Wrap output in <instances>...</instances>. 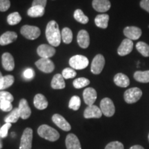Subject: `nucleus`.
<instances>
[{
	"mask_svg": "<svg viewBox=\"0 0 149 149\" xmlns=\"http://www.w3.org/2000/svg\"><path fill=\"white\" fill-rule=\"evenodd\" d=\"M46 40L49 42L50 45L53 47H57L60 45L61 35L58 24L54 20L48 22L46 28Z\"/></svg>",
	"mask_w": 149,
	"mask_h": 149,
	"instance_id": "1",
	"label": "nucleus"
},
{
	"mask_svg": "<svg viewBox=\"0 0 149 149\" xmlns=\"http://www.w3.org/2000/svg\"><path fill=\"white\" fill-rule=\"evenodd\" d=\"M38 135L42 138L51 141H55L59 138V133L55 128L51 126L43 124L38 128L37 130Z\"/></svg>",
	"mask_w": 149,
	"mask_h": 149,
	"instance_id": "2",
	"label": "nucleus"
},
{
	"mask_svg": "<svg viewBox=\"0 0 149 149\" xmlns=\"http://www.w3.org/2000/svg\"><path fill=\"white\" fill-rule=\"evenodd\" d=\"M69 64L72 68L75 70H82L89 64V61L86 57L81 55L72 56L69 60Z\"/></svg>",
	"mask_w": 149,
	"mask_h": 149,
	"instance_id": "3",
	"label": "nucleus"
},
{
	"mask_svg": "<svg viewBox=\"0 0 149 149\" xmlns=\"http://www.w3.org/2000/svg\"><path fill=\"white\" fill-rule=\"evenodd\" d=\"M20 32L24 37L30 40H34L38 38L41 34V31L38 27L30 25L23 26Z\"/></svg>",
	"mask_w": 149,
	"mask_h": 149,
	"instance_id": "4",
	"label": "nucleus"
},
{
	"mask_svg": "<svg viewBox=\"0 0 149 149\" xmlns=\"http://www.w3.org/2000/svg\"><path fill=\"white\" fill-rule=\"evenodd\" d=\"M141 96H142V91H141V89L134 87L125 91L124 98L127 104H134L139 101Z\"/></svg>",
	"mask_w": 149,
	"mask_h": 149,
	"instance_id": "5",
	"label": "nucleus"
},
{
	"mask_svg": "<svg viewBox=\"0 0 149 149\" xmlns=\"http://www.w3.org/2000/svg\"><path fill=\"white\" fill-rule=\"evenodd\" d=\"M100 109L102 114L107 117H112L115 113V108L113 102L110 98L106 97L100 102Z\"/></svg>",
	"mask_w": 149,
	"mask_h": 149,
	"instance_id": "6",
	"label": "nucleus"
},
{
	"mask_svg": "<svg viewBox=\"0 0 149 149\" xmlns=\"http://www.w3.org/2000/svg\"><path fill=\"white\" fill-rule=\"evenodd\" d=\"M33 133V130L31 128H26L24 130L20 141L19 149L32 148Z\"/></svg>",
	"mask_w": 149,
	"mask_h": 149,
	"instance_id": "7",
	"label": "nucleus"
},
{
	"mask_svg": "<svg viewBox=\"0 0 149 149\" xmlns=\"http://www.w3.org/2000/svg\"><path fill=\"white\" fill-rule=\"evenodd\" d=\"M104 65H105V59L101 54H98L94 57L91 64V70L93 74H100L103 70Z\"/></svg>",
	"mask_w": 149,
	"mask_h": 149,
	"instance_id": "8",
	"label": "nucleus"
},
{
	"mask_svg": "<svg viewBox=\"0 0 149 149\" xmlns=\"http://www.w3.org/2000/svg\"><path fill=\"white\" fill-rule=\"evenodd\" d=\"M39 70L45 73H51L55 69V64L50 59L41 58L35 62Z\"/></svg>",
	"mask_w": 149,
	"mask_h": 149,
	"instance_id": "9",
	"label": "nucleus"
},
{
	"mask_svg": "<svg viewBox=\"0 0 149 149\" xmlns=\"http://www.w3.org/2000/svg\"><path fill=\"white\" fill-rule=\"evenodd\" d=\"M55 48L48 44H42L37 49V53L41 58H51L55 55Z\"/></svg>",
	"mask_w": 149,
	"mask_h": 149,
	"instance_id": "10",
	"label": "nucleus"
},
{
	"mask_svg": "<svg viewBox=\"0 0 149 149\" xmlns=\"http://www.w3.org/2000/svg\"><path fill=\"white\" fill-rule=\"evenodd\" d=\"M133 42L129 39H124L117 48V53L120 56H125L130 53L133 51Z\"/></svg>",
	"mask_w": 149,
	"mask_h": 149,
	"instance_id": "11",
	"label": "nucleus"
},
{
	"mask_svg": "<svg viewBox=\"0 0 149 149\" xmlns=\"http://www.w3.org/2000/svg\"><path fill=\"white\" fill-rule=\"evenodd\" d=\"M141 30L137 26H127L124 29V34L130 40H137L141 35Z\"/></svg>",
	"mask_w": 149,
	"mask_h": 149,
	"instance_id": "12",
	"label": "nucleus"
},
{
	"mask_svg": "<svg viewBox=\"0 0 149 149\" xmlns=\"http://www.w3.org/2000/svg\"><path fill=\"white\" fill-rule=\"evenodd\" d=\"M102 115V112L100 108L95 105L88 106L84 112V117L86 119L100 118Z\"/></svg>",
	"mask_w": 149,
	"mask_h": 149,
	"instance_id": "13",
	"label": "nucleus"
},
{
	"mask_svg": "<svg viewBox=\"0 0 149 149\" xmlns=\"http://www.w3.org/2000/svg\"><path fill=\"white\" fill-rule=\"evenodd\" d=\"M1 64L6 70L12 71L15 68V61L13 55L9 53H3L1 56Z\"/></svg>",
	"mask_w": 149,
	"mask_h": 149,
	"instance_id": "14",
	"label": "nucleus"
},
{
	"mask_svg": "<svg viewBox=\"0 0 149 149\" xmlns=\"http://www.w3.org/2000/svg\"><path fill=\"white\" fill-rule=\"evenodd\" d=\"M52 120L59 128L64 131H69L71 129V126L70 125L69 123L60 115L55 114L52 117Z\"/></svg>",
	"mask_w": 149,
	"mask_h": 149,
	"instance_id": "15",
	"label": "nucleus"
},
{
	"mask_svg": "<svg viewBox=\"0 0 149 149\" xmlns=\"http://www.w3.org/2000/svg\"><path fill=\"white\" fill-rule=\"evenodd\" d=\"M93 8L99 13H105L111 8V4L109 0H93Z\"/></svg>",
	"mask_w": 149,
	"mask_h": 149,
	"instance_id": "16",
	"label": "nucleus"
},
{
	"mask_svg": "<svg viewBox=\"0 0 149 149\" xmlns=\"http://www.w3.org/2000/svg\"><path fill=\"white\" fill-rule=\"evenodd\" d=\"M83 97L86 104L93 105L97 99V92L93 88H86L83 92Z\"/></svg>",
	"mask_w": 149,
	"mask_h": 149,
	"instance_id": "17",
	"label": "nucleus"
},
{
	"mask_svg": "<svg viewBox=\"0 0 149 149\" xmlns=\"http://www.w3.org/2000/svg\"><path fill=\"white\" fill-rule=\"evenodd\" d=\"M77 40L80 47L87 48L90 44V36L88 33L85 30H81L77 34Z\"/></svg>",
	"mask_w": 149,
	"mask_h": 149,
	"instance_id": "18",
	"label": "nucleus"
},
{
	"mask_svg": "<svg viewBox=\"0 0 149 149\" xmlns=\"http://www.w3.org/2000/svg\"><path fill=\"white\" fill-rule=\"evenodd\" d=\"M66 146L67 149H81L79 139L72 133L68 134L66 136Z\"/></svg>",
	"mask_w": 149,
	"mask_h": 149,
	"instance_id": "19",
	"label": "nucleus"
},
{
	"mask_svg": "<svg viewBox=\"0 0 149 149\" xmlns=\"http://www.w3.org/2000/svg\"><path fill=\"white\" fill-rule=\"evenodd\" d=\"M19 109L21 118L23 120H26L31 115V109L30 108L27 100L26 99H22L19 104Z\"/></svg>",
	"mask_w": 149,
	"mask_h": 149,
	"instance_id": "20",
	"label": "nucleus"
},
{
	"mask_svg": "<svg viewBox=\"0 0 149 149\" xmlns=\"http://www.w3.org/2000/svg\"><path fill=\"white\" fill-rule=\"evenodd\" d=\"M17 39V34L13 31H6L0 37V45L6 46L14 42Z\"/></svg>",
	"mask_w": 149,
	"mask_h": 149,
	"instance_id": "21",
	"label": "nucleus"
},
{
	"mask_svg": "<svg viewBox=\"0 0 149 149\" xmlns=\"http://www.w3.org/2000/svg\"><path fill=\"white\" fill-rule=\"evenodd\" d=\"M33 104H34L35 107L38 110L46 109L48 105V102L46 97L40 93L37 94L35 96L34 100H33Z\"/></svg>",
	"mask_w": 149,
	"mask_h": 149,
	"instance_id": "22",
	"label": "nucleus"
},
{
	"mask_svg": "<svg viewBox=\"0 0 149 149\" xmlns=\"http://www.w3.org/2000/svg\"><path fill=\"white\" fill-rule=\"evenodd\" d=\"M51 87L53 89H63L66 87V83H65L64 78L63 77L62 74H56L54 75L51 81Z\"/></svg>",
	"mask_w": 149,
	"mask_h": 149,
	"instance_id": "23",
	"label": "nucleus"
},
{
	"mask_svg": "<svg viewBox=\"0 0 149 149\" xmlns=\"http://www.w3.org/2000/svg\"><path fill=\"white\" fill-rule=\"evenodd\" d=\"M114 83L117 86L126 88L130 84V79L126 74L123 73H117L114 77Z\"/></svg>",
	"mask_w": 149,
	"mask_h": 149,
	"instance_id": "24",
	"label": "nucleus"
},
{
	"mask_svg": "<svg viewBox=\"0 0 149 149\" xmlns=\"http://www.w3.org/2000/svg\"><path fill=\"white\" fill-rule=\"evenodd\" d=\"M109 21V15L107 14H100L95 18V23L99 28L105 29L108 27Z\"/></svg>",
	"mask_w": 149,
	"mask_h": 149,
	"instance_id": "25",
	"label": "nucleus"
},
{
	"mask_svg": "<svg viewBox=\"0 0 149 149\" xmlns=\"http://www.w3.org/2000/svg\"><path fill=\"white\" fill-rule=\"evenodd\" d=\"M45 8L40 6H32L27 11V14L31 17H40L44 15Z\"/></svg>",
	"mask_w": 149,
	"mask_h": 149,
	"instance_id": "26",
	"label": "nucleus"
},
{
	"mask_svg": "<svg viewBox=\"0 0 149 149\" xmlns=\"http://www.w3.org/2000/svg\"><path fill=\"white\" fill-rule=\"evenodd\" d=\"M15 78L11 74H7L3 76L1 79L0 80V91H3L6 88H8L13 84Z\"/></svg>",
	"mask_w": 149,
	"mask_h": 149,
	"instance_id": "27",
	"label": "nucleus"
},
{
	"mask_svg": "<svg viewBox=\"0 0 149 149\" xmlns=\"http://www.w3.org/2000/svg\"><path fill=\"white\" fill-rule=\"evenodd\" d=\"M19 117H21L19 109V108H15L14 109L11 111L10 114L5 117L4 121L6 123H10V124L16 123Z\"/></svg>",
	"mask_w": 149,
	"mask_h": 149,
	"instance_id": "28",
	"label": "nucleus"
},
{
	"mask_svg": "<svg viewBox=\"0 0 149 149\" xmlns=\"http://www.w3.org/2000/svg\"><path fill=\"white\" fill-rule=\"evenodd\" d=\"M134 79L138 82L148 83L149 82V70L146 71H136L134 73Z\"/></svg>",
	"mask_w": 149,
	"mask_h": 149,
	"instance_id": "29",
	"label": "nucleus"
},
{
	"mask_svg": "<svg viewBox=\"0 0 149 149\" xmlns=\"http://www.w3.org/2000/svg\"><path fill=\"white\" fill-rule=\"evenodd\" d=\"M136 49L145 57H149V45L144 42H139L136 44Z\"/></svg>",
	"mask_w": 149,
	"mask_h": 149,
	"instance_id": "30",
	"label": "nucleus"
},
{
	"mask_svg": "<svg viewBox=\"0 0 149 149\" xmlns=\"http://www.w3.org/2000/svg\"><path fill=\"white\" fill-rule=\"evenodd\" d=\"M61 40L65 44H70L72 41V32L69 28H64L61 31Z\"/></svg>",
	"mask_w": 149,
	"mask_h": 149,
	"instance_id": "31",
	"label": "nucleus"
},
{
	"mask_svg": "<svg viewBox=\"0 0 149 149\" xmlns=\"http://www.w3.org/2000/svg\"><path fill=\"white\" fill-rule=\"evenodd\" d=\"M74 18L76 21L82 24H87L89 21V19L86 15L84 13L81 9H77L74 12Z\"/></svg>",
	"mask_w": 149,
	"mask_h": 149,
	"instance_id": "32",
	"label": "nucleus"
},
{
	"mask_svg": "<svg viewBox=\"0 0 149 149\" xmlns=\"http://www.w3.org/2000/svg\"><path fill=\"white\" fill-rule=\"evenodd\" d=\"M22 21V17L17 12L12 13L7 17V22L9 25L14 26Z\"/></svg>",
	"mask_w": 149,
	"mask_h": 149,
	"instance_id": "33",
	"label": "nucleus"
},
{
	"mask_svg": "<svg viewBox=\"0 0 149 149\" xmlns=\"http://www.w3.org/2000/svg\"><path fill=\"white\" fill-rule=\"evenodd\" d=\"M72 84L74 88L79 89L90 84V80L85 77H79L74 79L72 82Z\"/></svg>",
	"mask_w": 149,
	"mask_h": 149,
	"instance_id": "34",
	"label": "nucleus"
},
{
	"mask_svg": "<svg viewBox=\"0 0 149 149\" xmlns=\"http://www.w3.org/2000/svg\"><path fill=\"white\" fill-rule=\"evenodd\" d=\"M80 106H81V100L79 97L77 95L72 96L70 100L68 107L73 111H77L80 108Z\"/></svg>",
	"mask_w": 149,
	"mask_h": 149,
	"instance_id": "35",
	"label": "nucleus"
},
{
	"mask_svg": "<svg viewBox=\"0 0 149 149\" xmlns=\"http://www.w3.org/2000/svg\"><path fill=\"white\" fill-rule=\"evenodd\" d=\"M62 74L63 77L64 79H70V78H73L77 75V72H75L73 68H66L65 69L63 70L62 71Z\"/></svg>",
	"mask_w": 149,
	"mask_h": 149,
	"instance_id": "36",
	"label": "nucleus"
},
{
	"mask_svg": "<svg viewBox=\"0 0 149 149\" xmlns=\"http://www.w3.org/2000/svg\"><path fill=\"white\" fill-rule=\"evenodd\" d=\"M13 100V96L10 93L4 91H0V101H8L12 102Z\"/></svg>",
	"mask_w": 149,
	"mask_h": 149,
	"instance_id": "37",
	"label": "nucleus"
},
{
	"mask_svg": "<svg viewBox=\"0 0 149 149\" xmlns=\"http://www.w3.org/2000/svg\"><path fill=\"white\" fill-rule=\"evenodd\" d=\"M0 109L3 112H9L13 110V105L10 102L0 101Z\"/></svg>",
	"mask_w": 149,
	"mask_h": 149,
	"instance_id": "38",
	"label": "nucleus"
},
{
	"mask_svg": "<svg viewBox=\"0 0 149 149\" xmlns=\"http://www.w3.org/2000/svg\"><path fill=\"white\" fill-rule=\"evenodd\" d=\"M12 124L10 123H6L4 125H3L0 128V137L1 138H5L8 135V131L10 129Z\"/></svg>",
	"mask_w": 149,
	"mask_h": 149,
	"instance_id": "39",
	"label": "nucleus"
},
{
	"mask_svg": "<svg viewBox=\"0 0 149 149\" xmlns=\"http://www.w3.org/2000/svg\"><path fill=\"white\" fill-rule=\"evenodd\" d=\"M105 149H124V147L122 143L115 141L109 143L105 147Z\"/></svg>",
	"mask_w": 149,
	"mask_h": 149,
	"instance_id": "40",
	"label": "nucleus"
},
{
	"mask_svg": "<svg viewBox=\"0 0 149 149\" xmlns=\"http://www.w3.org/2000/svg\"><path fill=\"white\" fill-rule=\"evenodd\" d=\"M10 1L9 0H0V11L6 12L10 8Z\"/></svg>",
	"mask_w": 149,
	"mask_h": 149,
	"instance_id": "41",
	"label": "nucleus"
},
{
	"mask_svg": "<svg viewBox=\"0 0 149 149\" xmlns=\"http://www.w3.org/2000/svg\"><path fill=\"white\" fill-rule=\"evenodd\" d=\"M24 77L28 80L32 79L35 76V72L33 68H27L23 72Z\"/></svg>",
	"mask_w": 149,
	"mask_h": 149,
	"instance_id": "42",
	"label": "nucleus"
},
{
	"mask_svg": "<svg viewBox=\"0 0 149 149\" xmlns=\"http://www.w3.org/2000/svg\"><path fill=\"white\" fill-rule=\"evenodd\" d=\"M140 7L149 13V0H141L140 1Z\"/></svg>",
	"mask_w": 149,
	"mask_h": 149,
	"instance_id": "43",
	"label": "nucleus"
},
{
	"mask_svg": "<svg viewBox=\"0 0 149 149\" xmlns=\"http://www.w3.org/2000/svg\"><path fill=\"white\" fill-rule=\"evenodd\" d=\"M47 0H33L32 6H40L45 8Z\"/></svg>",
	"mask_w": 149,
	"mask_h": 149,
	"instance_id": "44",
	"label": "nucleus"
},
{
	"mask_svg": "<svg viewBox=\"0 0 149 149\" xmlns=\"http://www.w3.org/2000/svg\"><path fill=\"white\" fill-rule=\"evenodd\" d=\"M129 149H144L141 146H139V145H135V146L130 147Z\"/></svg>",
	"mask_w": 149,
	"mask_h": 149,
	"instance_id": "45",
	"label": "nucleus"
},
{
	"mask_svg": "<svg viewBox=\"0 0 149 149\" xmlns=\"http://www.w3.org/2000/svg\"><path fill=\"white\" fill-rule=\"evenodd\" d=\"M1 137H0V149H1V148H2V147H3V144H2V142H1Z\"/></svg>",
	"mask_w": 149,
	"mask_h": 149,
	"instance_id": "46",
	"label": "nucleus"
},
{
	"mask_svg": "<svg viewBox=\"0 0 149 149\" xmlns=\"http://www.w3.org/2000/svg\"><path fill=\"white\" fill-rule=\"evenodd\" d=\"M3 77V75H2V74H1V71H0V80L1 79V78Z\"/></svg>",
	"mask_w": 149,
	"mask_h": 149,
	"instance_id": "47",
	"label": "nucleus"
},
{
	"mask_svg": "<svg viewBox=\"0 0 149 149\" xmlns=\"http://www.w3.org/2000/svg\"><path fill=\"white\" fill-rule=\"evenodd\" d=\"M148 141H149V134H148Z\"/></svg>",
	"mask_w": 149,
	"mask_h": 149,
	"instance_id": "48",
	"label": "nucleus"
},
{
	"mask_svg": "<svg viewBox=\"0 0 149 149\" xmlns=\"http://www.w3.org/2000/svg\"><path fill=\"white\" fill-rule=\"evenodd\" d=\"M148 27H149V26H148Z\"/></svg>",
	"mask_w": 149,
	"mask_h": 149,
	"instance_id": "49",
	"label": "nucleus"
}]
</instances>
